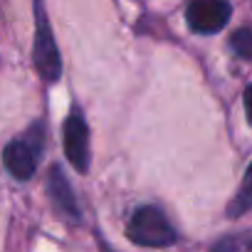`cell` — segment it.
<instances>
[{
  "mask_svg": "<svg viewBox=\"0 0 252 252\" xmlns=\"http://www.w3.org/2000/svg\"><path fill=\"white\" fill-rule=\"evenodd\" d=\"M126 235L131 242L144 247H168L176 242V230L171 227L168 218L154 205H144L131 215Z\"/></svg>",
  "mask_w": 252,
  "mask_h": 252,
  "instance_id": "1",
  "label": "cell"
},
{
  "mask_svg": "<svg viewBox=\"0 0 252 252\" xmlns=\"http://www.w3.org/2000/svg\"><path fill=\"white\" fill-rule=\"evenodd\" d=\"M35 67L37 72L52 84L60 79L62 74V60H60V50L55 45V37H52V28L47 23V15H45V8L37 0L35 3Z\"/></svg>",
  "mask_w": 252,
  "mask_h": 252,
  "instance_id": "2",
  "label": "cell"
},
{
  "mask_svg": "<svg viewBox=\"0 0 252 252\" xmlns=\"http://www.w3.org/2000/svg\"><path fill=\"white\" fill-rule=\"evenodd\" d=\"M232 15V8L227 0H193L188 5V25L190 30L200 35H215L220 32Z\"/></svg>",
  "mask_w": 252,
  "mask_h": 252,
  "instance_id": "3",
  "label": "cell"
},
{
  "mask_svg": "<svg viewBox=\"0 0 252 252\" xmlns=\"http://www.w3.org/2000/svg\"><path fill=\"white\" fill-rule=\"evenodd\" d=\"M42 151V139L37 141L35 136H25V139H15L5 146L3 151V161L5 168L18 178V181H30L37 171V156Z\"/></svg>",
  "mask_w": 252,
  "mask_h": 252,
  "instance_id": "4",
  "label": "cell"
},
{
  "mask_svg": "<svg viewBox=\"0 0 252 252\" xmlns=\"http://www.w3.org/2000/svg\"><path fill=\"white\" fill-rule=\"evenodd\" d=\"M64 154L79 173L89 168V129L82 111L77 109L64 121Z\"/></svg>",
  "mask_w": 252,
  "mask_h": 252,
  "instance_id": "5",
  "label": "cell"
},
{
  "mask_svg": "<svg viewBox=\"0 0 252 252\" xmlns=\"http://www.w3.org/2000/svg\"><path fill=\"white\" fill-rule=\"evenodd\" d=\"M47 188H50V195H52V200H55L57 210H60V213H64L69 220H79V208H77L74 193H72V188H69V183H67L64 173H62L57 166H52V168H50Z\"/></svg>",
  "mask_w": 252,
  "mask_h": 252,
  "instance_id": "6",
  "label": "cell"
},
{
  "mask_svg": "<svg viewBox=\"0 0 252 252\" xmlns=\"http://www.w3.org/2000/svg\"><path fill=\"white\" fill-rule=\"evenodd\" d=\"M210 252H252V230L225 235L210 247Z\"/></svg>",
  "mask_w": 252,
  "mask_h": 252,
  "instance_id": "7",
  "label": "cell"
},
{
  "mask_svg": "<svg viewBox=\"0 0 252 252\" xmlns=\"http://www.w3.org/2000/svg\"><path fill=\"white\" fill-rule=\"evenodd\" d=\"M250 208H252V163H250V168H247V173H245V178H242V186H240L235 200H232L230 208H227V215H230V218H237V215L247 213Z\"/></svg>",
  "mask_w": 252,
  "mask_h": 252,
  "instance_id": "8",
  "label": "cell"
},
{
  "mask_svg": "<svg viewBox=\"0 0 252 252\" xmlns=\"http://www.w3.org/2000/svg\"><path fill=\"white\" fill-rule=\"evenodd\" d=\"M230 47H232V52H235L237 57L252 60V30H247V28L237 30V32L230 37Z\"/></svg>",
  "mask_w": 252,
  "mask_h": 252,
  "instance_id": "9",
  "label": "cell"
},
{
  "mask_svg": "<svg viewBox=\"0 0 252 252\" xmlns=\"http://www.w3.org/2000/svg\"><path fill=\"white\" fill-rule=\"evenodd\" d=\"M245 111H247V119L252 124V84L245 89Z\"/></svg>",
  "mask_w": 252,
  "mask_h": 252,
  "instance_id": "10",
  "label": "cell"
}]
</instances>
